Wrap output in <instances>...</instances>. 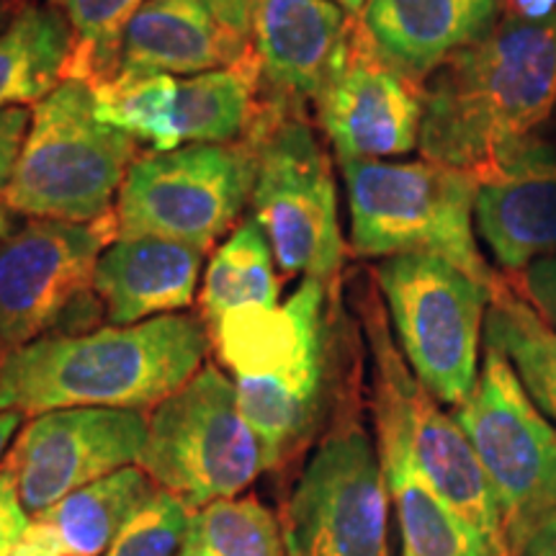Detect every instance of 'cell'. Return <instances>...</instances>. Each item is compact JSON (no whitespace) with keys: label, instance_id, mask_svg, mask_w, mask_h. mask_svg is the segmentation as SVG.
<instances>
[{"label":"cell","instance_id":"1","mask_svg":"<svg viewBox=\"0 0 556 556\" xmlns=\"http://www.w3.org/2000/svg\"><path fill=\"white\" fill-rule=\"evenodd\" d=\"M556 109V16H500L426 78L420 152L477 180L536 139Z\"/></svg>","mask_w":556,"mask_h":556},{"label":"cell","instance_id":"2","mask_svg":"<svg viewBox=\"0 0 556 556\" xmlns=\"http://www.w3.org/2000/svg\"><path fill=\"white\" fill-rule=\"evenodd\" d=\"M204 317L178 312L137 325L45 336L0 361V409L45 415L70 407L148 409L204 368Z\"/></svg>","mask_w":556,"mask_h":556},{"label":"cell","instance_id":"3","mask_svg":"<svg viewBox=\"0 0 556 556\" xmlns=\"http://www.w3.org/2000/svg\"><path fill=\"white\" fill-rule=\"evenodd\" d=\"M328 289L304 278L278 307L229 312L208 328L235 377L242 415L268 451L270 469L315 426L328 368Z\"/></svg>","mask_w":556,"mask_h":556},{"label":"cell","instance_id":"4","mask_svg":"<svg viewBox=\"0 0 556 556\" xmlns=\"http://www.w3.org/2000/svg\"><path fill=\"white\" fill-rule=\"evenodd\" d=\"M340 170L351 248L361 258L435 255L490 291L505 281L477 242V176L426 157L345 160Z\"/></svg>","mask_w":556,"mask_h":556},{"label":"cell","instance_id":"5","mask_svg":"<svg viewBox=\"0 0 556 556\" xmlns=\"http://www.w3.org/2000/svg\"><path fill=\"white\" fill-rule=\"evenodd\" d=\"M139 142L99 119L86 80L65 78L31 106V127L3 197L13 214L96 222L114 212Z\"/></svg>","mask_w":556,"mask_h":556},{"label":"cell","instance_id":"6","mask_svg":"<svg viewBox=\"0 0 556 556\" xmlns=\"http://www.w3.org/2000/svg\"><path fill=\"white\" fill-rule=\"evenodd\" d=\"M248 137L258 155L250 219L266 235L278 270L330 281L343 266L345 240L336 176L307 111L263 101Z\"/></svg>","mask_w":556,"mask_h":556},{"label":"cell","instance_id":"7","mask_svg":"<svg viewBox=\"0 0 556 556\" xmlns=\"http://www.w3.org/2000/svg\"><path fill=\"white\" fill-rule=\"evenodd\" d=\"M137 467L193 513L240 495L270 469V458L242 415L235 381L217 366H204L152 409Z\"/></svg>","mask_w":556,"mask_h":556},{"label":"cell","instance_id":"8","mask_svg":"<svg viewBox=\"0 0 556 556\" xmlns=\"http://www.w3.org/2000/svg\"><path fill=\"white\" fill-rule=\"evenodd\" d=\"M482 471L495 492L507 554L556 516V428L528 397L516 368L484 343L475 389L454 407Z\"/></svg>","mask_w":556,"mask_h":556},{"label":"cell","instance_id":"9","mask_svg":"<svg viewBox=\"0 0 556 556\" xmlns=\"http://www.w3.org/2000/svg\"><path fill=\"white\" fill-rule=\"evenodd\" d=\"M116 238L114 212L88 225L29 217L9 229L0 240V361L52 332H88L103 307L96 263Z\"/></svg>","mask_w":556,"mask_h":556},{"label":"cell","instance_id":"10","mask_svg":"<svg viewBox=\"0 0 556 556\" xmlns=\"http://www.w3.org/2000/svg\"><path fill=\"white\" fill-rule=\"evenodd\" d=\"M377 283L407 366L441 405H462L482 368L492 291L435 255L384 258Z\"/></svg>","mask_w":556,"mask_h":556},{"label":"cell","instance_id":"11","mask_svg":"<svg viewBox=\"0 0 556 556\" xmlns=\"http://www.w3.org/2000/svg\"><path fill=\"white\" fill-rule=\"evenodd\" d=\"M366 336L374 358V420L377 435L397 441L422 477L467 523L477 528L497 556H510L500 507L482 464L456 417L420 384L389 332L377 296L366 304Z\"/></svg>","mask_w":556,"mask_h":556},{"label":"cell","instance_id":"12","mask_svg":"<svg viewBox=\"0 0 556 556\" xmlns=\"http://www.w3.org/2000/svg\"><path fill=\"white\" fill-rule=\"evenodd\" d=\"M253 139L148 152L116 199L119 238H160L206 253L238 225L255 184Z\"/></svg>","mask_w":556,"mask_h":556},{"label":"cell","instance_id":"13","mask_svg":"<svg viewBox=\"0 0 556 556\" xmlns=\"http://www.w3.org/2000/svg\"><path fill=\"white\" fill-rule=\"evenodd\" d=\"M389 486L379 448L356 420L323 438L289 500L291 556L389 554Z\"/></svg>","mask_w":556,"mask_h":556},{"label":"cell","instance_id":"14","mask_svg":"<svg viewBox=\"0 0 556 556\" xmlns=\"http://www.w3.org/2000/svg\"><path fill=\"white\" fill-rule=\"evenodd\" d=\"M317 122L345 160H389L420 148L426 80L389 60L351 16L317 101Z\"/></svg>","mask_w":556,"mask_h":556},{"label":"cell","instance_id":"15","mask_svg":"<svg viewBox=\"0 0 556 556\" xmlns=\"http://www.w3.org/2000/svg\"><path fill=\"white\" fill-rule=\"evenodd\" d=\"M144 443L148 415L139 409H52L18 430L0 471L16 484L26 516L39 518L83 486L135 467Z\"/></svg>","mask_w":556,"mask_h":556},{"label":"cell","instance_id":"16","mask_svg":"<svg viewBox=\"0 0 556 556\" xmlns=\"http://www.w3.org/2000/svg\"><path fill=\"white\" fill-rule=\"evenodd\" d=\"M477 235L503 276L556 255V144L533 139L479 180Z\"/></svg>","mask_w":556,"mask_h":556},{"label":"cell","instance_id":"17","mask_svg":"<svg viewBox=\"0 0 556 556\" xmlns=\"http://www.w3.org/2000/svg\"><path fill=\"white\" fill-rule=\"evenodd\" d=\"M351 16L332 0H255L250 47L261 99L304 109L317 101Z\"/></svg>","mask_w":556,"mask_h":556},{"label":"cell","instance_id":"18","mask_svg":"<svg viewBox=\"0 0 556 556\" xmlns=\"http://www.w3.org/2000/svg\"><path fill=\"white\" fill-rule=\"evenodd\" d=\"M250 54V37L222 24L204 0H148L124 29L109 75L189 78Z\"/></svg>","mask_w":556,"mask_h":556},{"label":"cell","instance_id":"19","mask_svg":"<svg viewBox=\"0 0 556 556\" xmlns=\"http://www.w3.org/2000/svg\"><path fill=\"white\" fill-rule=\"evenodd\" d=\"M204 253L160 238H116L96 263L93 289L116 328L193 304Z\"/></svg>","mask_w":556,"mask_h":556},{"label":"cell","instance_id":"20","mask_svg":"<svg viewBox=\"0 0 556 556\" xmlns=\"http://www.w3.org/2000/svg\"><path fill=\"white\" fill-rule=\"evenodd\" d=\"M500 16L503 0H368L361 13L381 52L420 80L482 39Z\"/></svg>","mask_w":556,"mask_h":556},{"label":"cell","instance_id":"21","mask_svg":"<svg viewBox=\"0 0 556 556\" xmlns=\"http://www.w3.org/2000/svg\"><path fill=\"white\" fill-rule=\"evenodd\" d=\"M379 458L397 513L402 556H497L482 533L438 495L397 441L379 438Z\"/></svg>","mask_w":556,"mask_h":556},{"label":"cell","instance_id":"22","mask_svg":"<svg viewBox=\"0 0 556 556\" xmlns=\"http://www.w3.org/2000/svg\"><path fill=\"white\" fill-rule=\"evenodd\" d=\"M75 34L54 3L26 0L0 34V111L37 106L65 80Z\"/></svg>","mask_w":556,"mask_h":556},{"label":"cell","instance_id":"23","mask_svg":"<svg viewBox=\"0 0 556 556\" xmlns=\"http://www.w3.org/2000/svg\"><path fill=\"white\" fill-rule=\"evenodd\" d=\"M263 106L255 54L238 65L178 78L176 139L186 144H227L245 139Z\"/></svg>","mask_w":556,"mask_h":556},{"label":"cell","instance_id":"24","mask_svg":"<svg viewBox=\"0 0 556 556\" xmlns=\"http://www.w3.org/2000/svg\"><path fill=\"white\" fill-rule=\"evenodd\" d=\"M160 492L142 467H124L45 513L65 556H103L131 518Z\"/></svg>","mask_w":556,"mask_h":556},{"label":"cell","instance_id":"25","mask_svg":"<svg viewBox=\"0 0 556 556\" xmlns=\"http://www.w3.org/2000/svg\"><path fill=\"white\" fill-rule=\"evenodd\" d=\"M263 229L253 219L242 222L214 250L206 274L201 278V317L206 330L229 312L248 307H278L281 278Z\"/></svg>","mask_w":556,"mask_h":556},{"label":"cell","instance_id":"26","mask_svg":"<svg viewBox=\"0 0 556 556\" xmlns=\"http://www.w3.org/2000/svg\"><path fill=\"white\" fill-rule=\"evenodd\" d=\"M484 343L495 345L510 361L528 397L556 428V330L548 328L507 281L490 296Z\"/></svg>","mask_w":556,"mask_h":556},{"label":"cell","instance_id":"27","mask_svg":"<svg viewBox=\"0 0 556 556\" xmlns=\"http://www.w3.org/2000/svg\"><path fill=\"white\" fill-rule=\"evenodd\" d=\"M88 86L101 122L148 144L150 152L178 150L176 75H109Z\"/></svg>","mask_w":556,"mask_h":556},{"label":"cell","instance_id":"28","mask_svg":"<svg viewBox=\"0 0 556 556\" xmlns=\"http://www.w3.org/2000/svg\"><path fill=\"white\" fill-rule=\"evenodd\" d=\"M184 546L206 556H291L287 531L258 497L214 500L193 510Z\"/></svg>","mask_w":556,"mask_h":556},{"label":"cell","instance_id":"29","mask_svg":"<svg viewBox=\"0 0 556 556\" xmlns=\"http://www.w3.org/2000/svg\"><path fill=\"white\" fill-rule=\"evenodd\" d=\"M52 3L62 11L75 34V52L65 78L93 83L111 73L124 29L148 0H52Z\"/></svg>","mask_w":556,"mask_h":556},{"label":"cell","instance_id":"30","mask_svg":"<svg viewBox=\"0 0 556 556\" xmlns=\"http://www.w3.org/2000/svg\"><path fill=\"white\" fill-rule=\"evenodd\" d=\"M191 510L178 497L160 490L103 556H176L184 546Z\"/></svg>","mask_w":556,"mask_h":556},{"label":"cell","instance_id":"31","mask_svg":"<svg viewBox=\"0 0 556 556\" xmlns=\"http://www.w3.org/2000/svg\"><path fill=\"white\" fill-rule=\"evenodd\" d=\"M505 281L548 328L556 330V255L528 263L518 274L505 276Z\"/></svg>","mask_w":556,"mask_h":556},{"label":"cell","instance_id":"32","mask_svg":"<svg viewBox=\"0 0 556 556\" xmlns=\"http://www.w3.org/2000/svg\"><path fill=\"white\" fill-rule=\"evenodd\" d=\"M29 127L31 106H13L0 111V201H3L13 180V173H16Z\"/></svg>","mask_w":556,"mask_h":556},{"label":"cell","instance_id":"33","mask_svg":"<svg viewBox=\"0 0 556 556\" xmlns=\"http://www.w3.org/2000/svg\"><path fill=\"white\" fill-rule=\"evenodd\" d=\"M29 523L31 520L21 505L16 484L11 482L9 475L0 471V554L29 528Z\"/></svg>","mask_w":556,"mask_h":556},{"label":"cell","instance_id":"34","mask_svg":"<svg viewBox=\"0 0 556 556\" xmlns=\"http://www.w3.org/2000/svg\"><path fill=\"white\" fill-rule=\"evenodd\" d=\"M0 556H65L58 533L45 518H34L13 544Z\"/></svg>","mask_w":556,"mask_h":556},{"label":"cell","instance_id":"35","mask_svg":"<svg viewBox=\"0 0 556 556\" xmlns=\"http://www.w3.org/2000/svg\"><path fill=\"white\" fill-rule=\"evenodd\" d=\"M222 24L232 31L250 37V18H253L255 0H204Z\"/></svg>","mask_w":556,"mask_h":556},{"label":"cell","instance_id":"36","mask_svg":"<svg viewBox=\"0 0 556 556\" xmlns=\"http://www.w3.org/2000/svg\"><path fill=\"white\" fill-rule=\"evenodd\" d=\"M503 13L523 21H546L556 16V0H503Z\"/></svg>","mask_w":556,"mask_h":556},{"label":"cell","instance_id":"37","mask_svg":"<svg viewBox=\"0 0 556 556\" xmlns=\"http://www.w3.org/2000/svg\"><path fill=\"white\" fill-rule=\"evenodd\" d=\"M518 556H556V516L548 518L544 526L526 541Z\"/></svg>","mask_w":556,"mask_h":556},{"label":"cell","instance_id":"38","mask_svg":"<svg viewBox=\"0 0 556 556\" xmlns=\"http://www.w3.org/2000/svg\"><path fill=\"white\" fill-rule=\"evenodd\" d=\"M21 420H24V415L21 413H11V409H0V464H3L5 454H9V443L11 438L18 433V426Z\"/></svg>","mask_w":556,"mask_h":556},{"label":"cell","instance_id":"39","mask_svg":"<svg viewBox=\"0 0 556 556\" xmlns=\"http://www.w3.org/2000/svg\"><path fill=\"white\" fill-rule=\"evenodd\" d=\"M26 0H0V34L9 29V24L16 18V13L24 9Z\"/></svg>","mask_w":556,"mask_h":556},{"label":"cell","instance_id":"40","mask_svg":"<svg viewBox=\"0 0 556 556\" xmlns=\"http://www.w3.org/2000/svg\"><path fill=\"white\" fill-rule=\"evenodd\" d=\"M332 3L340 5V9H343L348 16H361L368 0H332Z\"/></svg>","mask_w":556,"mask_h":556},{"label":"cell","instance_id":"41","mask_svg":"<svg viewBox=\"0 0 556 556\" xmlns=\"http://www.w3.org/2000/svg\"><path fill=\"white\" fill-rule=\"evenodd\" d=\"M13 227V219H11V212L5 206H0V240L9 235V229Z\"/></svg>","mask_w":556,"mask_h":556},{"label":"cell","instance_id":"42","mask_svg":"<svg viewBox=\"0 0 556 556\" xmlns=\"http://www.w3.org/2000/svg\"><path fill=\"white\" fill-rule=\"evenodd\" d=\"M178 556H206L204 552H199V548H191V546H180Z\"/></svg>","mask_w":556,"mask_h":556}]
</instances>
